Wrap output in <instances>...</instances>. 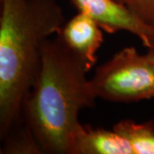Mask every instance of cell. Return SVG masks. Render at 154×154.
I'll use <instances>...</instances> for the list:
<instances>
[{
	"label": "cell",
	"mask_w": 154,
	"mask_h": 154,
	"mask_svg": "<svg viewBox=\"0 0 154 154\" xmlns=\"http://www.w3.org/2000/svg\"><path fill=\"white\" fill-rule=\"evenodd\" d=\"M154 27V0H116Z\"/></svg>",
	"instance_id": "9"
},
{
	"label": "cell",
	"mask_w": 154,
	"mask_h": 154,
	"mask_svg": "<svg viewBox=\"0 0 154 154\" xmlns=\"http://www.w3.org/2000/svg\"><path fill=\"white\" fill-rule=\"evenodd\" d=\"M1 154H43L44 150L22 119L2 140Z\"/></svg>",
	"instance_id": "8"
},
{
	"label": "cell",
	"mask_w": 154,
	"mask_h": 154,
	"mask_svg": "<svg viewBox=\"0 0 154 154\" xmlns=\"http://www.w3.org/2000/svg\"><path fill=\"white\" fill-rule=\"evenodd\" d=\"M69 154H134L129 142L114 129L81 125L73 138Z\"/></svg>",
	"instance_id": "6"
},
{
	"label": "cell",
	"mask_w": 154,
	"mask_h": 154,
	"mask_svg": "<svg viewBox=\"0 0 154 154\" xmlns=\"http://www.w3.org/2000/svg\"><path fill=\"white\" fill-rule=\"evenodd\" d=\"M0 138L22 119L43 47L65 23L56 0H0Z\"/></svg>",
	"instance_id": "2"
},
{
	"label": "cell",
	"mask_w": 154,
	"mask_h": 154,
	"mask_svg": "<svg viewBox=\"0 0 154 154\" xmlns=\"http://www.w3.org/2000/svg\"><path fill=\"white\" fill-rule=\"evenodd\" d=\"M148 57H150V59L154 63V50L153 49H148V51L146 53Z\"/></svg>",
	"instance_id": "10"
},
{
	"label": "cell",
	"mask_w": 154,
	"mask_h": 154,
	"mask_svg": "<svg viewBox=\"0 0 154 154\" xmlns=\"http://www.w3.org/2000/svg\"><path fill=\"white\" fill-rule=\"evenodd\" d=\"M96 98L132 103L154 97V63L134 47H125L97 68L90 80Z\"/></svg>",
	"instance_id": "3"
},
{
	"label": "cell",
	"mask_w": 154,
	"mask_h": 154,
	"mask_svg": "<svg viewBox=\"0 0 154 154\" xmlns=\"http://www.w3.org/2000/svg\"><path fill=\"white\" fill-rule=\"evenodd\" d=\"M91 69L56 36L43 47L41 65L22 106V119L48 154H69L82 125L79 113L96 100Z\"/></svg>",
	"instance_id": "1"
},
{
	"label": "cell",
	"mask_w": 154,
	"mask_h": 154,
	"mask_svg": "<svg viewBox=\"0 0 154 154\" xmlns=\"http://www.w3.org/2000/svg\"><path fill=\"white\" fill-rule=\"evenodd\" d=\"M113 129L129 142L134 154H154V122H145L125 119L118 122Z\"/></svg>",
	"instance_id": "7"
},
{
	"label": "cell",
	"mask_w": 154,
	"mask_h": 154,
	"mask_svg": "<svg viewBox=\"0 0 154 154\" xmlns=\"http://www.w3.org/2000/svg\"><path fill=\"white\" fill-rule=\"evenodd\" d=\"M150 49H153L154 50V39H153V43H152V46L150 48Z\"/></svg>",
	"instance_id": "11"
},
{
	"label": "cell",
	"mask_w": 154,
	"mask_h": 154,
	"mask_svg": "<svg viewBox=\"0 0 154 154\" xmlns=\"http://www.w3.org/2000/svg\"><path fill=\"white\" fill-rule=\"evenodd\" d=\"M101 29L89 16L78 11L62 26L57 37L92 69L97 62V51L104 41Z\"/></svg>",
	"instance_id": "5"
},
{
	"label": "cell",
	"mask_w": 154,
	"mask_h": 154,
	"mask_svg": "<svg viewBox=\"0 0 154 154\" xmlns=\"http://www.w3.org/2000/svg\"><path fill=\"white\" fill-rule=\"evenodd\" d=\"M78 11L83 12L109 33L129 32L150 49L154 39V27L147 24L127 6L116 0H69Z\"/></svg>",
	"instance_id": "4"
}]
</instances>
